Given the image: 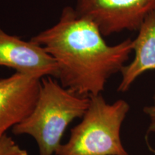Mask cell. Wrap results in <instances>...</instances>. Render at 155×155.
I'll return each instance as SVG.
<instances>
[{
  "mask_svg": "<svg viewBox=\"0 0 155 155\" xmlns=\"http://www.w3.org/2000/svg\"><path fill=\"white\" fill-rule=\"evenodd\" d=\"M98 27L74 7H65L58 22L30 40L42 47L58 65L55 79L75 94H101L112 75L121 73L133 52V40L108 45Z\"/></svg>",
  "mask_w": 155,
  "mask_h": 155,
  "instance_id": "1",
  "label": "cell"
},
{
  "mask_svg": "<svg viewBox=\"0 0 155 155\" xmlns=\"http://www.w3.org/2000/svg\"><path fill=\"white\" fill-rule=\"evenodd\" d=\"M88 104L89 97L71 91L55 78L45 77L34 108L12 131L16 135L32 137L40 155H55L68 127L83 117Z\"/></svg>",
  "mask_w": 155,
  "mask_h": 155,
  "instance_id": "2",
  "label": "cell"
},
{
  "mask_svg": "<svg viewBox=\"0 0 155 155\" xmlns=\"http://www.w3.org/2000/svg\"><path fill=\"white\" fill-rule=\"evenodd\" d=\"M129 110L124 100L110 104L102 94L90 96L82 120L71 129L68 141L60 146L55 155H129L121 129Z\"/></svg>",
  "mask_w": 155,
  "mask_h": 155,
  "instance_id": "3",
  "label": "cell"
},
{
  "mask_svg": "<svg viewBox=\"0 0 155 155\" xmlns=\"http://www.w3.org/2000/svg\"><path fill=\"white\" fill-rule=\"evenodd\" d=\"M74 9L98 27L104 37L137 31L155 11V0H73Z\"/></svg>",
  "mask_w": 155,
  "mask_h": 155,
  "instance_id": "4",
  "label": "cell"
},
{
  "mask_svg": "<svg viewBox=\"0 0 155 155\" xmlns=\"http://www.w3.org/2000/svg\"><path fill=\"white\" fill-rule=\"evenodd\" d=\"M40 86V78L16 72L0 79V137L31 113Z\"/></svg>",
  "mask_w": 155,
  "mask_h": 155,
  "instance_id": "5",
  "label": "cell"
},
{
  "mask_svg": "<svg viewBox=\"0 0 155 155\" xmlns=\"http://www.w3.org/2000/svg\"><path fill=\"white\" fill-rule=\"evenodd\" d=\"M0 66L16 73L43 78H56L58 65L43 48L19 37L12 35L0 28Z\"/></svg>",
  "mask_w": 155,
  "mask_h": 155,
  "instance_id": "6",
  "label": "cell"
},
{
  "mask_svg": "<svg viewBox=\"0 0 155 155\" xmlns=\"http://www.w3.org/2000/svg\"><path fill=\"white\" fill-rule=\"evenodd\" d=\"M138 35L133 40V61L122 68L121 81L118 92L125 93L145 72L155 71V11L151 12L141 22Z\"/></svg>",
  "mask_w": 155,
  "mask_h": 155,
  "instance_id": "7",
  "label": "cell"
},
{
  "mask_svg": "<svg viewBox=\"0 0 155 155\" xmlns=\"http://www.w3.org/2000/svg\"><path fill=\"white\" fill-rule=\"evenodd\" d=\"M0 155H28V153L5 134L0 137Z\"/></svg>",
  "mask_w": 155,
  "mask_h": 155,
  "instance_id": "8",
  "label": "cell"
},
{
  "mask_svg": "<svg viewBox=\"0 0 155 155\" xmlns=\"http://www.w3.org/2000/svg\"><path fill=\"white\" fill-rule=\"evenodd\" d=\"M143 112L149 121V124L146 130V134H145V140H146L147 146L149 147V150L153 152H155V151L153 150V149L151 147L150 141H149L150 136L155 134V90L152 96V102L150 104L145 106L143 108Z\"/></svg>",
  "mask_w": 155,
  "mask_h": 155,
  "instance_id": "9",
  "label": "cell"
}]
</instances>
